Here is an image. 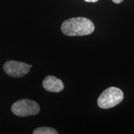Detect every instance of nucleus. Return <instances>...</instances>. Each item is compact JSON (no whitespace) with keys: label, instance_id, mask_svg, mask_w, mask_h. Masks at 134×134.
<instances>
[{"label":"nucleus","instance_id":"7","mask_svg":"<svg viewBox=\"0 0 134 134\" xmlns=\"http://www.w3.org/2000/svg\"><path fill=\"white\" fill-rule=\"evenodd\" d=\"M112 1L115 4H119V3H121L124 0H112Z\"/></svg>","mask_w":134,"mask_h":134},{"label":"nucleus","instance_id":"6","mask_svg":"<svg viewBox=\"0 0 134 134\" xmlns=\"http://www.w3.org/2000/svg\"><path fill=\"white\" fill-rule=\"evenodd\" d=\"M34 134H57L58 132L54 129L48 127H38L34 130Z\"/></svg>","mask_w":134,"mask_h":134},{"label":"nucleus","instance_id":"4","mask_svg":"<svg viewBox=\"0 0 134 134\" xmlns=\"http://www.w3.org/2000/svg\"><path fill=\"white\" fill-rule=\"evenodd\" d=\"M30 66L27 63L20 62L8 61L4 64L3 69L6 74L12 77H23L29 72Z\"/></svg>","mask_w":134,"mask_h":134},{"label":"nucleus","instance_id":"8","mask_svg":"<svg viewBox=\"0 0 134 134\" xmlns=\"http://www.w3.org/2000/svg\"><path fill=\"white\" fill-rule=\"evenodd\" d=\"M85 1L88 3H96L98 0H85Z\"/></svg>","mask_w":134,"mask_h":134},{"label":"nucleus","instance_id":"3","mask_svg":"<svg viewBox=\"0 0 134 134\" xmlns=\"http://www.w3.org/2000/svg\"><path fill=\"white\" fill-rule=\"evenodd\" d=\"M39 105L34 100L24 99L14 103L11 106V111L17 116L27 117L37 115L40 112Z\"/></svg>","mask_w":134,"mask_h":134},{"label":"nucleus","instance_id":"5","mask_svg":"<svg viewBox=\"0 0 134 134\" xmlns=\"http://www.w3.org/2000/svg\"><path fill=\"white\" fill-rule=\"evenodd\" d=\"M42 86L46 91L52 93H59L64 89L62 81L53 76H47L42 82Z\"/></svg>","mask_w":134,"mask_h":134},{"label":"nucleus","instance_id":"2","mask_svg":"<svg viewBox=\"0 0 134 134\" xmlns=\"http://www.w3.org/2000/svg\"><path fill=\"white\" fill-rule=\"evenodd\" d=\"M124 99V93L120 89L109 87L104 90L98 99V105L101 109L112 108Z\"/></svg>","mask_w":134,"mask_h":134},{"label":"nucleus","instance_id":"1","mask_svg":"<svg viewBox=\"0 0 134 134\" xmlns=\"http://www.w3.org/2000/svg\"><path fill=\"white\" fill-rule=\"evenodd\" d=\"M94 24L91 20L83 17L73 18L62 23L61 30L67 36H84L92 34L94 31Z\"/></svg>","mask_w":134,"mask_h":134}]
</instances>
